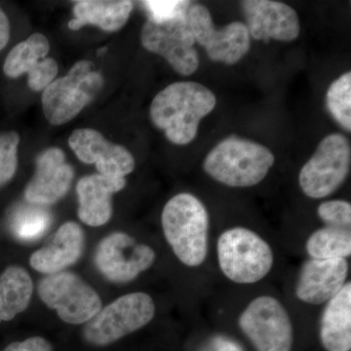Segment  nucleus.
I'll return each instance as SVG.
<instances>
[{"instance_id":"nucleus-26","label":"nucleus","mask_w":351,"mask_h":351,"mask_svg":"<svg viewBox=\"0 0 351 351\" xmlns=\"http://www.w3.org/2000/svg\"><path fill=\"white\" fill-rule=\"evenodd\" d=\"M20 136L16 132L0 134V188L10 182L18 166V145Z\"/></svg>"},{"instance_id":"nucleus-7","label":"nucleus","mask_w":351,"mask_h":351,"mask_svg":"<svg viewBox=\"0 0 351 351\" xmlns=\"http://www.w3.org/2000/svg\"><path fill=\"white\" fill-rule=\"evenodd\" d=\"M350 161L351 149L348 138L341 134L327 136L300 172L302 193L313 199L331 195L348 178Z\"/></svg>"},{"instance_id":"nucleus-17","label":"nucleus","mask_w":351,"mask_h":351,"mask_svg":"<svg viewBox=\"0 0 351 351\" xmlns=\"http://www.w3.org/2000/svg\"><path fill=\"white\" fill-rule=\"evenodd\" d=\"M126 186L125 178L85 176L76 186L78 218L90 226L106 225L112 215V197Z\"/></svg>"},{"instance_id":"nucleus-24","label":"nucleus","mask_w":351,"mask_h":351,"mask_svg":"<svg viewBox=\"0 0 351 351\" xmlns=\"http://www.w3.org/2000/svg\"><path fill=\"white\" fill-rule=\"evenodd\" d=\"M52 223L50 212L43 205L21 206L14 213L11 228L14 235L22 241H36L45 234Z\"/></svg>"},{"instance_id":"nucleus-31","label":"nucleus","mask_w":351,"mask_h":351,"mask_svg":"<svg viewBox=\"0 0 351 351\" xmlns=\"http://www.w3.org/2000/svg\"><path fill=\"white\" fill-rule=\"evenodd\" d=\"M219 351H225V350H221V348H219Z\"/></svg>"},{"instance_id":"nucleus-16","label":"nucleus","mask_w":351,"mask_h":351,"mask_svg":"<svg viewBox=\"0 0 351 351\" xmlns=\"http://www.w3.org/2000/svg\"><path fill=\"white\" fill-rule=\"evenodd\" d=\"M348 276L346 258H311L302 265L295 295L300 301L313 306L326 304L346 285Z\"/></svg>"},{"instance_id":"nucleus-14","label":"nucleus","mask_w":351,"mask_h":351,"mask_svg":"<svg viewBox=\"0 0 351 351\" xmlns=\"http://www.w3.org/2000/svg\"><path fill=\"white\" fill-rule=\"evenodd\" d=\"M241 3L249 34L256 40L293 41L299 36V16L292 7L271 0H246Z\"/></svg>"},{"instance_id":"nucleus-29","label":"nucleus","mask_w":351,"mask_h":351,"mask_svg":"<svg viewBox=\"0 0 351 351\" xmlns=\"http://www.w3.org/2000/svg\"><path fill=\"white\" fill-rule=\"evenodd\" d=\"M3 351H53V346L43 337H32L24 341H13Z\"/></svg>"},{"instance_id":"nucleus-5","label":"nucleus","mask_w":351,"mask_h":351,"mask_svg":"<svg viewBox=\"0 0 351 351\" xmlns=\"http://www.w3.org/2000/svg\"><path fill=\"white\" fill-rule=\"evenodd\" d=\"M103 85V76L93 71L91 62H77L66 75L44 89L41 103L46 119L53 126L68 123L96 98Z\"/></svg>"},{"instance_id":"nucleus-2","label":"nucleus","mask_w":351,"mask_h":351,"mask_svg":"<svg viewBox=\"0 0 351 351\" xmlns=\"http://www.w3.org/2000/svg\"><path fill=\"white\" fill-rule=\"evenodd\" d=\"M164 237L186 267H199L208 254L209 215L196 196L182 193L171 198L161 215Z\"/></svg>"},{"instance_id":"nucleus-15","label":"nucleus","mask_w":351,"mask_h":351,"mask_svg":"<svg viewBox=\"0 0 351 351\" xmlns=\"http://www.w3.org/2000/svg\"><path fill=\"white\" fill-rule=\"evenodd\" d=\"M73 175L63 151L57 147L46 149L36 159V172L25 188V199L43 206L57 202L68 193Z\"/></svg>"},{"instance_id":"nucleus-22","label":"nucleus","mask_w":351,"mask_h":351,"mask_svg":"<svg viewBox=\"0 0 351 351\" xmlns=\"http://www.w3.org/2000/svg\"><path fill=\"white\" fill-rule=\"evenodd\" d=\"M50 44L45 36L34 34L25 41L18 43L7 55L3 71L10 78L20 77L27 73V80H32L43 69Z\"/></svg>"},{"instance_id":"nucleus-21","label":"nucleus","mask_w":351,"mask_h":351,"mask_svg":"<svg viewBox=\"0 0 351 351\" xmlns=\"http://www.w3.org/2000/svg\"><path fill=\"white\" fill-rule=\"evenodd\" d=\"M34 285L23 267L11 265L0 276V323L24 313L31 302Z\"/></svg>"},{"instance_id":"nucleus-20","label":"nucleus","mask_w":351,"mask_h":351,"mask_svg":"<svg viewBox=\"0 0 351 351\" xmlns=\"http://www.w3.org/2000/svg\"><path fill=\"white\" fill-rule=\"evenodd\" d=\"M133 10V2L127 0H80L73 6L75 18L69 21L71 31L94 25L103 31H119L126 25Z\"/></svg>"},{"instance_id":"nucleus-13","label":"nucleus","mask_w":351,"mask_h":351,"mask_svg":"<svg viewBox=\"0 0 351 351\" xmlns=\"http://www.w3.org/2000/svg\"><path fill=\"white\" fill-rule=\"evenodd\" d=\"M71 149L86 164H96L98 174L125 178L135 169V159L123 145L108 142L100 132L82 128L73 131L69 138Z\"/></svg>"},{"instance_id":"nucleus-19","label":"nucleus","mask_w":351,"mask_h":351,"mask_svg":"<svg viewBox=\"0 0 351 351\" xmlns=\"http://www.w3.org/2000/svg\"><path fill=\"white\" fill-rule=\"evenodd\" d=\"M320 339L327 351L351 350V283L327 302L320 323Z\"/></svg>"},{"instance_id":"nucleus-27","label":"nucleus","mask_w":351,"mask_h":351,"mask_svg":"<svg viewBox=\"0 0 351 351\" xmlns=\"http://www.w3.org/2000/svg\"><path fill=\"white\" fill-rule=\"evenodd\" d=\"M317 215L329 226L348 228L351 226V205L346 200L324 201L317 208Z\"/></svg>"},{"instance_id":"nucleus-8","label":"nucleus","mask_w":351,"mask_h":351,"mask_svg":"<svg viewBox=\"0 0 351 351\" xmlns=\"http://www.w3.org/2000/svg\"><path fill=\"white\" fill-rule=\"evenodd\" d=\"M38 291L41 301L69 324H85L101 309L98 293L73 272L44 277Z\"/></svg>"},{"instance_id":"nucleus-30","label":"nucleus","mask_w":351,"mask_h":351,"mask_svg":"<svg viewBox=\"0 0 351 351\" xmlns=\"http://www.w3.org/2000/svg\"><path fill=\"white\" fill-rule=\"evenodd\" d=\"M9 38H10V24L6 14L0 8V51L5 47Z\"/></svg>"},{"instance_id":"nucleus-4","label":"nucleus","mask_w":351,"mask_h":351,"mask_svg":"<svg viewBox=\"0 0 351 351\" xmlns=\"http://www.w3.org/2000/svg\"><path fill=\"white\" fill-rule=\"evenodd\" d=\"M219 269L237 284H254L269 274L274 263L270 245L258 233L232 228L221 233L217 244Z\"/></svg>"},{"instance_id":"nucleus-12","label":"nucleus","mask_w":351,"mask_h":351,"mask_svg":"<svg viewBox=\"0 0 351 351\" xmlns=\"http://www.w3.org/2000/svg\"><path fill=\"white\" fill-rule=\"evenodd\" d=\"M156 252L138 243L124 232H113L101 239L95 252V265L108 280L127 283L137 278L156 262Z\"/></svg>"},{"instance_id":"nucleus-1","label":"nucleus","mask_w":351,"mask_h":351,"mask_svg":"<svg viewBox=\"0 0 351 351\" xmlns=\"http://www.w3.org/2000/svg\"><path fill=\"white\" fill-rule=\"evenodd\" d=\"M216 104L213 92L199 83L175 82L156 95L149 114L152 123L164 131L171 143L184 145L195 140L201 120Z\"/></svg>"},{"instance_id":"nucleus-18","label":"nucleus","mask_w":351,"mask_h":351,"mask_svg":"<svg viewBox=\"0 0 351 351\" xmlns=\"http://www.w3.org/2000/svg\"><path fill=\"white\" fill-rule=\"evenodd\" d=\"M84 248V233L75 221L60 226L43 248L34 252L29 258L32 269L41 274H58L75 265L82 257Z\"/></svg>"},{"instance_id":"nucleus-25","label":"nucleus","mask_w":351,"mask_h":351,"mask_svg":"<svg viewBox=\"0 0 351 351\" xmlns=\"http://www.w3.org/2000/svg\"><path fill=\"white\" fill-rule=\"evenodd\" d=\"M328 110L332 119L345 130H351V73L350 71L335 80L326 95Z\"/></svg>"},{"instance_id":"nucleus-6","label":"nucleus","mask_w":351,"mask_h":351,"mask_svg":"<svg viewBox=\"0 0 351 351\" xmlns=\"http://www.w3.org/2000/svg\"><path fill=\"white\" fill-rule=\"evenodd\" d=\"M154 314L151 295L143 292L122 295L85 323L83 338L99 348L112 345L149 324Z\"/></svg>"},{"instance_id":"nucleus-3","label":"nucleus","mask_w":351,"mask_h":351,"mask_svg":"<svg viewBox=\"0 0 351 351\" xmlns=\"http://www.w3.org/2000/svg\"><path fill=\"white\" fill-rule=\"evenodd\" d=\"M276 161L265 145L230 136L219 142L205 158V172L232 188H250L265 179Z\"/></svg>"},{"instance_id":"nucleus-23","label":"nucleus","mask_w":351,"mask_h":351,"mask_svg":"<svg viewBox=\"0 0 351 351\" xmlns=\"http://www.w3.org/2000/svg\"><path fill=\"white\" fill-rule=\"evenodd\" d=\"M306 248L309 257L313 260L350 257V230L329 226L319 228L308 237Z\"/></svg>"},{"instance_id":"nucleus-28","label":"nucleus","mask_w":351,"mask_h":351,"mask_svg":"<svg viewBox=\"0 0 351 351\" xmlns=\"http://www.w3.org/2000/svg\"><path fill=\"white\" fill-rule=\"evenodd\" d=\"M145 9L149 14V19L154 23H164L176 19L188 13L189 1H162V0H152L143 2Z\"/></svg>"},{"instance_id":"nucleus-10","label":"nucleus","mask_w":351,"mask_h":351,"mask_svg":"<svg viewBox=\"0 0 351 351\" xmlns=\"http://www.w3.org/2000/svg\"><path fill=\"white\" fill-rule=\"evenodd\" d=\"M141 41L145 49L163 57L180 75H193L199 66L186 14L164 23L147 20L143 25Z\"/></svg>"},{"instance_id":"nucleus-9","label":"nucleus","mask_w":351,"mask_h":351,"mask_svg":"<svg viewBox=\"0 0 351 351\" xmlns=\"http://www.w3.org/2000/svg\"><path fill=\"white\" fill-rule=\"evenodd\" d=\"M239 326L257 351L292 350V322L276 298L261 295L253 300L240 314Z\"/></svg>"},{"instance_id":"nucleus-11","label":"nucleus","mask_w":351,"mask_h":351,"mask_svg":"<svg viewBox=\"0 0 351 351\" xmlns=\"http://www.w3.org/2000/svg\"><path fill=\"white\" fill-rule=\"evenodd\" d=\"M186 15L195 43L206 50L212 61L234 64L250 50L251 36L243 23L232 22L216 29L209 10L201 4L189 6Z\"/></svg>"}]
</instances>
